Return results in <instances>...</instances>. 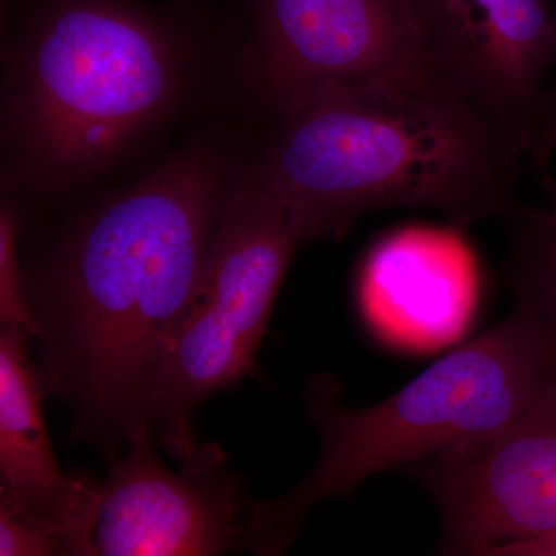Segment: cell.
I'll return each instance as SVG.
<instances>
[{"label":"cell","instance_id":"obj_1","mask_svg":"<svg viewBox=\"0 0 556 556\" xmlns=\"http://www.w3.org/2000/svg\"><path fill=\"white\" fill-rule=\"evenodd\" d=\"M240 164L199 142L76 218L33 305L50 386L80 426L129 438L153 427L160 358L188 313Z\"/></svg>","mask_w":556,"mask_h":556},{"label":"cell","instance_id":"obj_2","mask_svg":"<svg viewBox=\"0 0 556 556\" xmlns=\"http://www.w3.org/2000/svg\"><path fill=\"white\" fill-rule=\"evenodd\" d=\"M273 118L251 164L305 243L383 208H428L464 229L517 207L525 150L456 91L354 87Z\"/></svg>","mask_w":556,"mask_h":556},{"label":"cell","instance_id":"obj_3","mask_svg":"<svg viewBox=\"0 0 556 556\" xmlns=\"http://www.w3.org/2000/svg\"><path fill=\"white\" fill-rule=\"evenodd\" d=\"M185 39L124 0H46L25 22L7 72V137L17 169L56 192L97 177L185 100Z\"/></svg>","mask_w":556,"mask_h":556},{"label":"cell","instance_id":"obj_4","mask_svg":"<svg viewBox=\"0 0 556 556\" xmlns=\"http://www.w3.org/2000/svg\"><path fill=\"white\" fill-rule=\"evenodd\" d=\"M555 380V336L519 306L372 407H346L338 380L317 376L305 401L324 439L320 457L292 492L252 506L249 548L281 554L311 508L345 495L379 471L457 459L485 447Z\"/></svg>","mask_w":556,"mask_h":556},{"label":"cell","instance_id":"obj_5","mask_svg":"<svg viewBox=\"0 0 556 556\" xmlns=\"http://www.w3.org/2000/svg\"><path fill=\"white\" fill-rule=\"evenodd\" d=\"M302 233L251 163L243 164L208 243L188 313L153 379L150 413L182 468L206 447L193 438L204 399L251 372L289 263Z\"/></svg>","mask_w":556,"mask_h":556},{"label":"cell","instance_id":"obj_6","mask_svg":"<svg viewBox=\"0 0 556 556\" xmlns=\"http://www.w3.org/2000/svg\"><path fill=\"white\" fill-rule=\"evenodd\" d=\"M251 17L249 76L270 115L379 84L456 91L407 0H251Z\"/></svg>","mask_w":556,"mask_h":556},{"label":"cell","instance_id":"obj_7","mask_svg":"<svg viewBox=\"0 0 556 556\" xmlns=\"http://www.w3.org/2000/svg\"><path fill=\"white\" fill-rule=\"evenodd\" d=\"M407 470L437 504L438 554L490 556L556 530V380L485 447Z\"/></svg>","mask_w":556,"mask_h":556},{"label":"cell","instance_id":"obj_8","mask_svg":"<svg viewBox=\"0 0 556 556\" xmlns=\"http://www.w3.org/2000/svg\"><path fill=\"white\" fill-rule=\"evenodd\" d=\"M450 86L490 116L529 159L552 68L547 0H407Z\"/></svg>","mask_w":556,"mask_h":556},{"label":"cell","instance_id":"obj_9","mask_svg":"<svg viewBox=\"0 0 556 556\" xmlns=\"http://www.w3.org/2000/svg\"><path fill=\"white\" fill-rule=\"evenodd\" d=\"M129 455L98 485L93 555L206 556L249 548L241 489L208 448L195 466L172 473L152 447L150 430L131 434Z\"/></svg>","mask_w":556,"mask_h":556},{"label":"cell","instance_id":"obj_10","mask_svg":"<svg viewBox=\"0 0 556 556\" xmlns=\"http://www.w3.org/2000/svg\"><path fill=\"white\" fill-rule=\"evenodd\" d=\"M25 336L0 332V507L35 519L65 555H93L100 482L62 475L43 420V387Z\"/></svg>","mask_w":556,"mask_h":556},{"label":"cell","instance_id":"obj_11","mask_svg":"<svg viewBox=\"0 0 556 556\" xmlns=\"http://www.w3.org/2000/svg\"><path fill=\"white\" fill-rule=\"evenodd\" d=\"M362 306L387 338L405 345H447L466 328L477 273L453 233L412 229L383 240L365 262Z\"/></svg>","mask_w":556,"mask_h":556},{"label":"cell","instance_id":"obj_12","mask_svg":"<svg viewBox=\"0 0 556 556\" xmlns=\"http://www.w3.org/2000/svg\"><path fill=\"white\" fill-rule=\"evenodd\" d=\"M541 207H515L508 277L517 306L529 311L556 339V177L541 175Z\"/></svg>","mask_w":556,"mask_h":556},{"label":"cell","instance_id":"obj_13","mask_svg":"<svg viewBox=\"0 0 556 556\" xmlns=\"http://www.w3.org/2000/svg\"><path fill=\"white\" fill-rule=\"evenodd\" d=\"M20 218L9 200L0 211V320L2 328L25 338H38L39 325L33 311L27 281L22 276L20 254Z\"/></svg>","mask_w":556,"mask_h":556},{"label":"cell","instance_id":"obj_14","mask_svg":"<svg viewBox=\"0 0 556 556\" xmlns=\"http://www.w3.org/2000/svg\"><path fill=\"white\" fill-rule=\"evenodd\" d=\"M0 555H65L58 538L30 518L0 507Z\"/></svg>","mask_w":556,"mask_h":556},{"label":"cell","instance_id":"obj_15","mask_svg":"<svg viewBox=\"0 0 556 556\" xmlns=\"http://www.w3.org/2000/svg\"><path fill=\"white\" fill-rule=\"evenodd\" d=\"M552 50H554V68L548 84L546 108L535 144L530 150L529 160L536 169H546L556 152V7L552 10Z\"/></svg>","mask_w":556,"mask_h":556},{"label":"cell","instance_id":"obj_16","mask_svg":"<svg viewBox=\"0 0 556 556\" xmlns=\"http://www.w3.org/2000/svg\"><path fill=\"white\" fill-rule=\"evenodd\" d=\"M490 556H556V530L497 547Z\"/></svg>","mask_w":556,"mask_h":556}]
</instances>
